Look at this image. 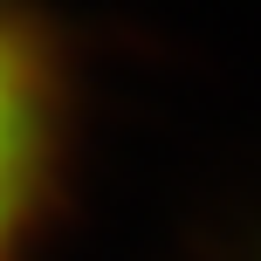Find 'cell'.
Listing matches in <instances>:
<instances>
[{
	"mask_svg": "<svg viewBox=\"0 0 261 261\" xmlns=\"http://www.w3.org/2000/svg\"><path fill=\"white\" fill-rule=\"evenodd\" d=\"M55 144H62L55 62L35 41V28L0 7V261L21 254L41 213V193L55 179Z\"/></svg>",
	"mask_w": 261,
	"mask_h": 261,
	"instance_id": "1",
	"label": "cell"
}]
</instances>
